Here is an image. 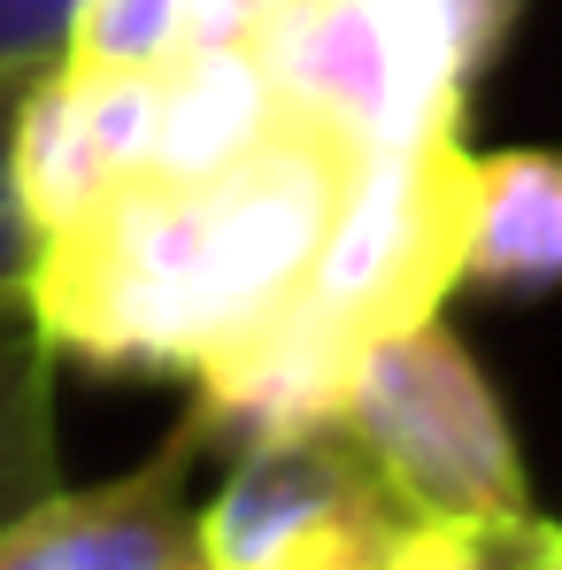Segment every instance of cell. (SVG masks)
Segmentation results:
<instances>
[{
	"label": "cell",
	"mask_w": 562,
	"mask_h": 570,
	"mask_svg": "<svg viewBox=\"0 0 562 570\" xmlns=\"http://www.w3.org/2000/svg\"><path fill=\"white\" fill-rule=\"evenodd\" d=\"M339 424L424 524H463L485 540H516L532 524L516 432L447 316H416L371 340L347 379Z\"/></svg>",
	"instance_id": "obj_1"
},
{
	"label": "cell",
	"mask_w": 562,
	"mask_h": 570,
	"mask_svg": "<svg viewBox=\"0 0 562 570\" xmlns=\"http://www.w3.org/2000/svg\"><path fill=\"white\" fill-rule=\"evenodd\" d=\"M416 509L385 485L347 424L239 440L224 485L193 509L200 570H401Z\"/></svg>",
	"instance_id": "obj_2"
},
{
	"label": "cell",
	"mask_w": 562,
	"mask_h": 570,
	"mask_svg": "<svg viewBox=\"0 0 562 570\" xmlns=\"http://www.w3.org/2000/svg\"><path fill=\"white\" fill-rule=\"evenodd\" d=\"M208 448L200 424H178L147 463L108 485H62L31 517L0 532V570H170L193 556V501L186 478Z\"/></svg>",
	"instance_id": "obj_3"
},
{
	"label": "cell",
	"mask_w": 562,
	"mask_h": 570,
	"mask_svg": "<svg viewBox=\"0 0 562 570\" xmlns=\"http://www.w3.org/2000/svg\"><path fill=\"white\" fill-rule=\"evenodd\" d=\"M463 285L555 293L562 285V155L493 147L463 170Z\"/></svg>",
	"instance_id": "obj_4"
},
{
	"label": "cell",
	"mask_w": 562,
	"mask_h": 570,
	"mask_svg": "<svg viewBox=\"0 0 562 570\" xmlns=\"http://www.w3.org/2000/svg\"><path fill=\"white\" fill-rule=\"evenodd\" d=\"M278 116L285 94L263 62V47H186L162 62L147 178H208V170L239 163Z\"/></svg>",
	"instance_id": "obj_5"
},
{
	"label": "cell",
	"mask_w": 562,
	"mask_h": 570,
	"mask_svg": "<svg viewBox=\"0 0 562 570\" xmlns=\"http://www.w3.org/2000/svg\"><path fill=\"white\" fill-rule=\"evenodd\" d=\"M8 186H16V200H23V216H31L39 239L70 232L78 216H93L100 200L124 186L116 163H108V147H100V131H93V116H86V100H78V78L62 62L39 70L23 86V100H16Z\"/></svg>",
	"instance_id": "obj_6"
},
{
	"label": "cell",
	"mask_w": 562,
	"mask_h": 570,
	"mask_svg": "<svg viewBox=\"0 0 562 570\" xmlns=\"http://www.w3.org/2000/svg\"><path fill=\"white\" fill-rule=\"evenodd\" d=\"M62 493L55 448V340L23 285L0 293V532Z\"/></svg>",
	"instance_id": "obj_7"
},
{
	"label": "cell",
	"mask_w": 562,
	"mask_h": 570,
	"mask_svg": "<svg viewBox=\"0 0 562 570\" xmlns=\"http://www.w3.org/2000/svg\"><path fill=\"white\" fill-rule=\"evenodd\" d=\"M178 55V0H78L70 70H162Z\"/></svg>",
	"instance_id": "obj_8"
},
{
	"label": "cell",
	"mask_w": 562,
	"mask_h": 570,
	"mask_svg": "<svg viewBox=\"0 0 562 570\" xmlns=\"http://www.w3.org/2000/svg\"><path fill=\"white\" fill-rule=\"evenodd\" d=\"M78 0H0V70H55Z\"/></svg>",
	"instance_id": "obj_9"
},
{
	"label": "cell",
	"mask_w": 562,
	"mask_h": 570,
	"mask_svg": "<svg viewBox=\"0 0 562 570\" xmlns=\"http://www.w3.org/2000/svg\"><path fill=\"white\" fill-rule=\"evenodd\" d=\"M293 0H178V55L186 47H263Z\"/></svg>",
	"instance_id": "obj_10"
},
{
	"label": "cell",
	"mask_w": 562,
	"mask_h": 570,
	"mask_svg": "<svg viewBox=\"0 0 562 570\" xmlns=\"http://www.w3.org/2000/svg\"><path fill=\"white\" fill-rule=\"evenodd\" d=\"M31 78H39V70H0V293L31 278V255H39V232H31L23 200L8 186V124H16V100H23Z\"/></svg>",
	"instance_id": "obj_11"
},
{
	"label": "cell",
	"mask_w": 562,
	"mask_h": 570,
	"mask_svg": "<svg viewBox=\"0 0 562 570\" xmlns=\"http://www.w3.org/2000/svg\"><path fill=\"white\" fill-rule=\"evenodd\" d=\"M401 570H509V540H485L463 524H416Z\"/></svg>",
	"instance_id": "obj_12"
},
{
	"label": "cell",
	"mask_w": 562,
	"mask_h": 570,
	"mask_svg": "<svg viewBox=\"0 0 562 570\" xmlns=\"http://www.w3.org/2000/svg\"><path fill=\"white\" fill-rule=\"evenodd\" d=\"M509 570H562V524H524L516 540H509Z\"/></svg>",
	"instance_id": "obj_13"
},
{
	"label": "cell",
	"mask_w": 562,
	"mask_h": 570,
	"mask_svg": "<svg viewBox=\"0 0 562 570\" xmlns=\"http://www.w3.org/2000/svg\"><path fill=\"white\" fill-rule=\"evenodd\" d=\"M170 570H200V563H193V556H186V563H170Z\"/></svg>",
	"instance_id": "obj_14"
}]
</instances>
